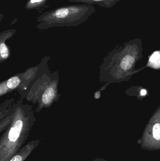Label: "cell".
I'll return each instance as SVG.
<instances>
[{"instance_id":"1","label":"cell","mask_w":160,"mask_h":161,"mask_svg":"<svg viewBox=\"0 0 160 161\" xmlns=\"http://www.w3.org/2000/svg\"><path fill=\"white\" fill-rule=\"evenodd\" d=\"M96 9L90 5L64 6L47 11L37 18V27L46 29L54 26H76L88 19Z\"/></svg>"},{"instance_id":"2","label":"cell","mask_w":160,"mask_h":161,"mask_svg":"<svg viewBox=\"0 0 160 161\" xmlns=\"http://www.w3.org/2000/svg\"><path fill=\"white\" fill-rule=\"evenodd\" d=\"M39 140L31 141L21 147L9 161H24L31 155L33 151L39 145Z\"/></svg>"},{"instance_id":"3","label":"cell","mask_w":160,"mask_h":161,"mask_svg":"<svg viewBox=\"0 0 160 161\" xmlns=\"http://www.w3.org/2000/svg\"><path fill=\"white\" fill-rule=\"evenodd\" d=\"M71 3H80L84 4L93 5H98L101 7L111 8L120 0H67Z\"/></svg>"},{"instance_id":"4","label":"cell","mask_w":160,"mask_h":161,"mask_svg":"<svg viewBox=\"0 0 160 161\" xmlns=\"http://www.w3.org/2000/svg\"><path fill=\"white\" fill-rule=\"evenodd\" d=\"M49 0H28L25 6V9L27 10L37 9L39 11L42 8L46 6Z\"/></svg>"},{"instance_id":"5","label":"cell","mask_w":160,"mask_h":161,"mask_svg":"<svg viewBox=\"0 0 160 161\" xmlns=\"http://www.w3.org/2000/svg\"><path fill=\"white\" fill-rule=\"evenodd\" d=\"M148 67L155 69H160V51L153 53L148 61Z\"/></svg>"},{"instance_id":"6","label":"cell","mask_w":160,"mask_h":161,"mask_svg":"<svg viewBox=\"0 0 160 161\" xmlns=\"http://www.w3.org/2000/svg\"><path fill=\"white\" fill-rule=\"evenodd\" d=\"M54 96V90L51 87L48 88L44 92L42 97V100L45 104H49L52 100Z\"/></svg>"},{"instance_id":"7","label":"cell","mask_w":160,"mask_h":161,"mask_svg":"<svg viewBox=\"0 0 160 161\" xmlns=\"http://www.w3.org/2000/svg\"><path fill=\"white\" fill-rule=\"evenodd\" d=\"M20 82V80L18 77H14L10 78V79L8 80L7 84L8 88L10 89H14L19 85Z\"/></svg>"},{"instance_id":"8","label":"cell","mask_w":160,"mask_h":161,"mask_svg":"<svg viewBox=\"0 0 160 161\" xmlns=\"http://www.w3.org/2000/svg\"><path fill=\"white\" fill-rule=\"evenodd\" d=\"M0 51H1V57L2 58H6L8 57V50L6 45L3 42L1 43Z\"/></svg>"},{"instance_id":"9","label":"cell","mask_w":160,"mask_h":161,"mask_svg":"<svg viewBox=\"0 0 160 161\" xmlns=\"http://www.w3.org/2000/svg\"><path fill=\"white\" fill-rule=\"evenodd\" d=\"M7 84L6 85L5 83H2L0 86V93L1 95H3V94L5 93L7 90L8 88Z\"/></svg>"},{"instance_id":"10","label":"cell","mask_w":160,"mask_h":161,"mask_svg":"<svg viewBox=\"0 0 160 161\" xmlns=\"http://www.w3.org/2000/svg\"><path fill=\"white\" fill-rule=\"evenodd\" d=\"M147 93V91L145 89H142L140 92L141 96H145L146 95Z\"/></svg>"},{"instance_id":"11","label":"cell","mask_w":160,"mask_h":161,"mask_svg":"<svg viewBox=\"0 0 160 161\" xmlns=\"http://www.w3.org/2000/svg\"><path fill=\"white\" fill-rule=\"evenodd\" d=\"M4 15H3L2 13H1V14H0V22L2 21L3 20V19H4Z\"/></svg>"},{"instance_id":"12","label":"cell","mask_w":160,"mask_h":161,"mask_svg":"<svg viewBox=\"0 0 160 161\" xmlns=\"http://www.w3.org/2000/svg\"><path fill=\"white\" fill-rule=\"evenodd\" d=\"M93 161H103L102 160V159H99V158H96Z\"/></svg>"}]
</instances>
